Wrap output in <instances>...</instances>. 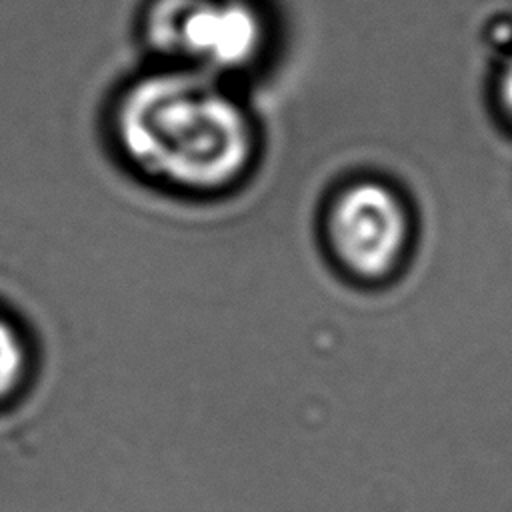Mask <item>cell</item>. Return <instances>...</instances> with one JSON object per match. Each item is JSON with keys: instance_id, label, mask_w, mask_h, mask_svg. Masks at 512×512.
I'll return each instance as SVG.
<instances>
[{"instance_id": "obj_1", "label": "cell", "mask_w": 512, "mask_h": 512, "mask_svg": "<svg viewBox=\"0 0 512 512\" xmlns=\"http://www.w3.org/2000/svg\"><path fill=\"white\" fill-rule=\"evenodd\" d=\"M110 128L124 160L146 178L186 192L238 182L256 150V128L236 84L154 64L118 90Z\"/></svg>"}, {"instance_id": "obj_2", "label": "cell", "mask_w": 512, "mask_h": 512, "mask_svg": "<svg viewBox=\"0 0 512 512\" xmlns=\"http://www.w3.org/2000/svg\"><path fill=\"white\" fill-rule=\"evenodd\" d=\"M138 34L154 64L232 84L262 62L270 42L258 0H146Z\"/></svg>"}, {"instance_id": "obj_3", "label": "cell", "mask_w": 512, "mask_h": 512, "mask_svg": "<svg viewBox=\"0 0 512 512\" xmlns=\"http://www.w3.org/2000/svg\"><path fill=\"white\" fill-rule=\"evenodd\" d=\"M408 234L400 200L382 184L362 182L334 204L330 236L338 256L362 276H380L398 260Z\"/></svg>"}, {"instance_id": "obj_4", "label": "cell", "mask_w": 512, "mask_h": 512, "mask_svg": "<svg viewBox=\"0 0 512 512\" xmlns=\"http://www.w3.org/2000/svg\"><path fill=\"white\" fill-rule=\"evenodd\" d=\"M26 368V340L20 328L0 312V402L8 400L22 386Z\"/></svg>"}, {"instance_id": "obj_5", "label": "cell", "mask_w": 512, "mask_h": 512, "mask_svg": "<svg viewBox=\"0 0 512 512\" xmlns=\"http://www.w3.org/2000/svg\"><path fill=\"white\" fill-rule=\"evenodd\" d=\"M500 100H502L508 116L512 118V62L506 66L502 80H500Z\"/></svg>"}]
</instances>
